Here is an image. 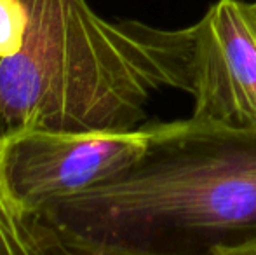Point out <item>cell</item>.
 Returning a JSON list of instances; mask_svg holds the SVG:
<instances>
[{
    "mask_svg": "<svg viewBox=\"0 0 256 255\" xmlns=\"http://www.w3.org/2000/svg\"><path fill=\"white\" fill-rule=\"evenodd\" d=\"M146 143L145 124L132 131L12 129L0 135V185L28 218L115 177Z\"/></svg>",
    "mask_w": 256,
    "mask_h": 255,
    "instance_id": "3957f363",
    "label": "cell"
},
{
    "mask_svg": "<svg viewBox=\"0 0 256 255\" xmlns=\"http://www.w3.org/2000/svg\"><path fill=\"white\" fill-rule=\"evenodd\" d=\"M192 30V119L256 131V18L251 4L218 0Z\"/></svg>",
    "mask_w": 256,
    "mask_h": 255,
    "instance_id": "277c9868",
    "label": "cell"
},
{
    "mask_svg": "<svg viewBox=\"0 0 256 255\" xmlns=\"http://www.w3.org/2000/svg\"><path fill=\"white\" fill-rule=\"evenodd\" d=\"M251 11H253V14H254V18H256V2L251 4Z\"/></svg>",
    "mask_w": 256,
    "mask_h": 255,
    "instance_id": "ba28073f",
    "label": "cell"
},
{
    "mask_svg": "<svg viewBox=\"0 0 256 255\" xmlns=\"http://www.w3.org/2000/svg\"><path fill=\"white\" fill-rule=\"evenodd\" d=\"M216 255H256V246H248V248H236V250H226L220 248Z\"/></svg>",
    "mask_w": 256,
    "mask_h": 255,
    "instance_id": "52a82bcc",
    "label": "cell"
},
{
    "mask_svg": "<svg viewBox=\"0 0 256 255\" xmlns=\"http://www.w3.org/2000/svg\"><path fill=\"white\" fill-rule=\"evenodd\" d=\"M24 44L0 62V135L21 128L132 131L155 91L190 93L192 30L110 21L88 0H23Z\"/></svg>",
    "mask_w": 256,
    "mask_h": 255,
    "instance_id": "7a4b0ae2",
    "label": "cell"
},
{
    "mask_svg": "<svg viewBox=\"0 0 256 255\" xmlns=\"http://www.w3.org/2000/svg\"><path fill=\"white\" fill-rule=\"evenodd\" d=\"M28 23L30 13L23 0H0V62L21 51Z\"/></svg>",
    "mask_w": 256,
    "mask_h": 255,
    "instance_id": "8992f818",
    "label": "cell"
},
{
    "mask_svg": "<svg viewBox=\"0 0 256 255\" xmlns=\"http://www.w3.org/2000/svg\"><path fill=\"white\" fill-rule=\"evenodd\" d=\"M0 255H51L42 245L30 218L7 197L0 185Z\"/></svg>",
    "mask_w": 256,
    "mask_h": 255,
    "instance_id": "5b68a950",
    "label": "cell"
},
{
    "mask_svg": "<svg viewBox=\"0 0 256 255\" xmlns=\"http://www.w3.org/2000/svg\"><path fill=\"white\" fill-rule=\"evenodd\" d=\"M131 166L30 222L51 255H216L256 246V131L146 121Z\"/></svg>",
    "mask_w": 256,
    "mask_h": 255,
    "instance_id": "6da1fadb",
    "label": "cell"
}]
</instances>
